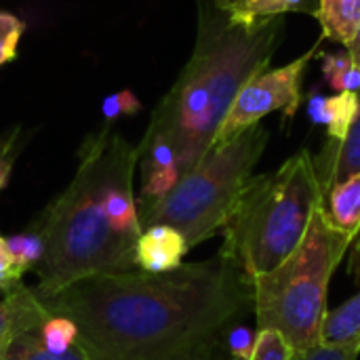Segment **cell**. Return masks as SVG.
<instances>
[{"instance_id": "1", "label": "cell", "mask_w": 360, "mask_h": 360, "mask_svg": "<svg viewBox=\"0 0 360 360\" xmlns=\"http://www.w3.org/2000/svg\"><path fill=\"white\" fill-rule=\"evenodd\" d=\"M42 302L76 323V344L91 360H165L217 338L253 306V287L217 253L162 274H95Z\"/></svg>"}, {"instance_id": "2", "label": "cell", "mask_w": 360, "mask_h": 360, "mask_svg": "<svg viewBox=\"0 0 360 360\" xmlns=\"http://www.w3.org/2000/svg\"><path fill=\"white\" fill-rule=\"evenodd\" d=\"M283 30V17L240 25L228 19L219 0L205 2L194 53L148 133L171 143L181 175L211 150L238 91L270 68Z\"/></svg>"}, {"instance_id": "3", "label": "cell", "mask_w": 360, "mask_h": 360, "mask_svg": "<svg viewBox=\"0 0 360 360\" xmlns=\"http://www.w3.org/2000/svg\"><path fill=\"white\" fill-rule=\"evenodd\" d=\"M122 143H97L86 150L68 190L40 215L36 230L44 238V257L36 266L40 300L95 276L135 270V240L112 230L101 194Z\"/></svg>"}, {"instance_id": "4", "label": "cell", "mask_w": 360, "mask_h": 360, "mask_svg": "<svg viewBox=\"0 0 360 360\" xmlns=\"http://www.w3.org/2000/svg\"><path fill=\"white\" fill-rule=\"evenodd\" d=\"M323 186L310 152H297L276 171L253 175L221 228L224 253L253 281L281 266L302 243Z\"/></svg>"}, {"instance_id": "5", "label": "cell", "mask_w": 360, "mask_h": 360, "mask_svg": "<svg viewBox=\"0 0 360 360\" xmlns=\"http://www.w3.org/2000/svg\"><path fill=\"white\" fill-rule=\"evenodd\" d=\"M352 245L354 238L331 226L321 205L297 249L251 281L257 329L283 333L293 350L323 344L329 285Z\"/></svg>"}, {"instance_id": "6", "label": "cell", "mask_w": 360, "mask_h": 360, "mask_svg": "<svg viewBox=\"0 0 360 360\" xmlns=\"http://www.w3.org/2000/svg\"><path fill=\"white\" fill-rule=\"evenodd\" d=\"M268 139L270 135L259 122L230 141L213 146L194 169L179 177L167 196L139 207L141 228L154 224L173 226L186 236L190 249L221 232L253 177Z\"/></svg>"}, {"instance_id": "7", "label": "cell", "mask_w": 360, "mask_h": 360, "mask_svg": "<svg viewBox=\"0 0 360 360\" xmlns=\"http://www.w3.org/2000/svg\"><path fill=\"white\" fill-rule=\"evenodd\" d=\"M319 46L321 42L308 49L302 57L281 68L264 70L257 76H253L234 97L226 118L219 124L213 146L230 141L245 129L259 124L262 118H266L272 112H283L287 118H291L297 112L300 101H302L304 72L308 63L316 57Z\"/></svg>"}, {"instance_id": "8", "label": "cell", "mask_w": 360, "mask_h": 360, "mask_svg": "<svg viewBox=\"0 0 360 360\" xmlns=\"http://www.w3.org/2000/svg\"><path fill=\"white\" fill-rule=\"evenodd\" d=\"M186 236L167 224H154L141 230L135 240V264L143 272L162 274L179 268L188 255Z\"/></svg>"}, {"instance_id": "9", "label": "cell", "mask_w": 360, "mask_h": 360, "mask_svg": "<svg viewBox=\"0 0 360 360\" xmlns=\"http://www.w3.org/2000/svg\"><path fill=\"white\" fill-rule=\"evenodd\" d=\"M51 316L34 287L17 285L0 300V350L25 331H36Z\"/></svg>"}, {"instance_id": "10", "label": "cell", "mask_w": 360, "mask_h": 360, "mask_svg": "<svg viewBox=\"0 0 360 360\" xmlns=\"http://www.w3.org/2000/svg\"><path fill=\"white\" fill-rule=\"evenodd\" d=\"M179 177L181 173L171 143L158 137H148L141 162V207L167 196Z\"/></svg>"}, {"instance_id": "11", "label": "cell", "mask_w": 360, "mask_h": 360, "mask_svg": "<svg viewBox=\"0 0 360 360\" xmlns=\"http://www.w3.org/2000/svg\"><path fill=\"white\" fill-rule=\"evenodd\" d=\"M360 97V91H359ZM314 158L316 175L323 186V194L335 184L360 173V108L350 131L344 139H329L319 156Z\"/></svg>"}, {"instance_id": "12", "label": "cell", "mask_w": 360, "mask_h": 360, "mask_svg": "<svg viewBox=\"0 0 360 360\" xmlns=\"http://www.w3.org/2000/svg\"><path fill=\"white\" fill-rule=\"evenodd\" d=\"M323 211L331 226L350 238L360 236V173L335 184L323 194Z\"/></svg>"}, {"instance_id": "13", "label": "cell", "mask_w": 360, "mask_h": 360, "mask_svg": "<svg viewBox=\"0 0 360 360\" xmlns=\"http://www.w3.org/2000/svg\"><path fill=\"white\" fill-rule=\"evenodd\" d=\"M360 108L356 91H342L331 97L314 95L310 99V116L314 122H321L329 131V139H344L350 131Z\"/></svg>"}, {"instance_id": "14", "label": "cell", "mask_w": 360, "mask_h": 360, "mask_svg": "<svg viewBox=\"0 0 360 360\" xmlns=\"http://www.w3.org/2000/svg\"><path fill=\"white\" fill-rule=\"evenodd\" d=\"M312 0H219L228 19L240 25H257L287 13L312 11Z\"/></svg>"}, {"instance_id": "15", "label": "cell", "mask_w": 360, "mask_h": 360, "mask_svg": "<svg viewBox=\"0 0 360 360\" xmlns=\"http://www.w3.org/2000/svg\"><path fill=\"white\" fill-rule=\"evenodd\" d=\"M314 15L323 27V38L348 46L359 27L360 0H319Z\"/></svg>"}, {"instance_id": "16", "label": "cell", "mask_w": 360, "mask_h": 360, "mask_svg": "<svg viewBox=\"0 0 360 360\" xmlns=\"http://www.w3.org/2000/svg\"><path fill=\"white\" fill-rule=\"evenodd\" d=\"M323 342L335 346L360 344V291L342 306L327 310L323 321Z\"/></svg>"}, {"instance_id": "17", "label": "cell", "mask_w": 360, "mask_h": 360, "mask_svg": "<svg viewBox=\"0 0 360 360\" xmlns=\"http://www.w3.org/2000/svg\"><path fill=\"white\" fill-rule=\"evenodd\" d=\"M40 329L36 331H25L21 335H17L15 340H11L2 350H0V360H91L84 350L74 344L70 350L65 352H51L42 340H40Z\"/></svg>"}, {"instance_id": "18", "label": "cell", "mask_w": 360, "mask_h": 360, "mask_svg": "<svg viewBox=\"0 0 360 360\" xmlns=\"http://www.w3.org/2000/svg\"><path fill=\"white\" fill-rule=\"evenodd\" d=\"M323 78L338 93L342 91H360V68L354 63L352 55L346 51L325 55L323 59Z\"/></svg>"}, {"instance_id": "19", "label": "cell", "mask_w": 360, "mask_h": 360, "mask_svg": "<svg viewBox=\"0 0 360 360\" xmlns=\"http://www.w3.org/2000/svg\"><path fill=\"white\" fill-rule=\"evenodd\" d=\"M40 340L51 352H65L78 340V327L72 319L61 314H51L40 327Z\"/></svg>"}, {"instance_id": "20", "label": "cell", "mask_w": 360, "mask_h": 360, "mask_svg": "<svg viewBox=\"0 0 360 360\" xmlns=\"http://www.w3.org/2000/svg\"><path fill=\"white\" fill-rule=\"evenodd\" d=\"M6 245H8L13 257L25 270H36V266L44 257V238L36 228H30L27 232H21V234L6 238Z\"/></svg>"}, {"instance_id": "21", "label": "cell", "mask_w": 360, "mask_h": 360, "mask_svg": "<svg viewBox=\"0 0 360 360\" xmlns=\"http://www.w3.org/2000/svg\"><path fill=\"white\" fill-rule=\"evenodd\" d=\"M293 359V346L287 342V338L274 329H257L253 348L247 360H291Z\"/></svg>"}, {"instance_id": "22", "label": "cell", "mask_w": 360, "mask_h": 360, "mask_svg": "<svg viewBox=\"0 0 360 360\" xmlns=\"http://www.w3.org/2000/svg\"><path fill=\"white\" fill-rule=\"evenodd\" d=\"M23 32H25V23L17 15L8 11H0V65L17 57V46Z\"/></svg>"}, {"instance_id": "23", "label": "cell", "mask_w": 360, "mask_h": 360, "mask_svg": "<svg viewBox=\"0 0 360 360\" xmlns=\"http://www.w3.org/2000/svg\"><path fill=\"white\" fill-rule=\"evenodd\" d=\"M360 344H346V346H335V344H319L312 348L304 350H293L291 360H359Z\"/></svg>"}, {"instance_id": "24", "label": "cell", "mask_w": 360, "mask_h": 360, "mask_svg": "<svg viewBox=\"0 0 360 360\" xmlns=\"http://www.w3.org/2000/svg\"><path fill=\"white\" fill-rule=\"evenodd\" d=\"M137 112H141V101L129 89L108 95L103 99V103H101V114H103L105 120H116L120 116H131V114H137Z\"/></svg>"}, {"instance_id": "25", "label": "cell", "mask_w": 360, "mask_h": 360, "mask_svg": "<svg viewBox=\"0 0 360 360\" xmlns=\"http://www.w3.org/2000/svg\"><path fill=\"white\" fill-rule=\"evenodd\" d=\"M27 270L13 257L8 245H6V238L0 234V291H11L15 289L17 285L23 283V274Z\"/></svg>"}, {"instance_id": "26", "label": "cell", "mask_w": 360, "mask_h": 360, "mask_svg": "<svg viewBox=\"0 0 360 360\" xmlns=\"http://www.w3.org/2000/svg\"><path fill=\"white\" fill-rule=\"evenodd\" d=\"M217 346H219V335L211 338V340H205V342H198L194 346H188V348L175 352L173 356L165 360H213Z\"/></svg>"}, {"instance_id": "27", "label": "cell", "mask_w": 360, "mask_h": 360, "mask_svg": "<svg viewBox=\"0 0 360 360\" xmlns=\"http://www.w3.org/2000/svg\"><path fill=\"white\" fill-rule=\"evenodd\" d=\"M348 49V53L352 55V59H354V63L360 68V21H359V27H356V32H354V38L350 40V44L346 46Z\"/></svg>"}, {"instance_id": "28", "label": "cell", "mask_w": 360, "mask_h": 360, "mask_svg": "<svg viewBox=\"0 0 360 360\" xmlns=\"http://www.w3.org/2000/svg\"><path fill=\"white\" fill-rule=\"evenodd\" d=\"M350 274L360 281V238L359 243L354 245V253H352V257H350Z\"/></svg>"}, {"instance_id": "29", "label": "cell", "mask_w": 360, "mask_h": 360, "mask_svg": "<svg viewBox=\"0 0 360 360\" xmlns=\"http://www.w3.org/2000/svg\"><path fill=\"white\" fill-rule=\"evenodd\" d=\"M213 360H234L221 346H217V350H215V354H213Z\"/></svg>"}, {"instance_id": "30", "label": "cell", "mask_w": 360, "mask_h": 360, "mask_svg": "<svg viewBox=\"0 0 360 360\" xmlns=\"http://www.w3.org/2000/svg\"><path fill=\"white\" fill-rule=\"evenodd\" d=\"M2 190H4V188H0V192H2Z\"/></svg>"}]
</instances>
